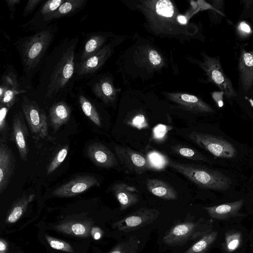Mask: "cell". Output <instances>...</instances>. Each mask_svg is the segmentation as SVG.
<instances>
[{"instance_id":"obj_16","label":"cell","mask_w":253,"mask_h":253,"mask_svg":"<svg viewBox=\"0 0 253 253\" xmlns=\"http://www.w3.org/2000/svg\"><path fill=\"white\" fill-rule=\"evenodd\" d=\"M16 160L12 150L5 144H0V194L7 188L13 174Z\"/></svg>"},{"instance_id":"obj_21","label":"cell","mask_w":253,"mask_h":253,"mask_svg":"<svg viewBox=\"0 0 253 253\" xmlns=\"http://www.w3.org/2000/svg\"><path fill=\"white\" fill-rule=\"evenodd\" d=\"M111 190L119 203L121 211L128 209L139 201L138 191L133 186L119 182L114 184Z\"/></svg>"},{"instance_id":"obj_4","label":"cell","mask_w":253,"mask_h":253,"mask_svg":"<svg viewBox=\"0 0 253 253\" xmlns=\"http://www.w3.org/2000/svg\"><path fill=\"white\" fill-rule=\"evenodd\" d=\"M210 226L204 221L181 223L171 228L163 237V241L170 246H182L209 233Z\"/></svg>"},{"instance_id":"obj_19","label":"cell","mask_w":253,"mask_h":253,"mask_svg":"<svg viewBox=\"0 0 253 253\" xmlns=\"http://www.w3.org/2000/svg\"><path fill=\"white\" fill-rule=\"evenodd\" d=\"M86 152L90 160L98 167L110 168L118 164L114 154L102 143L96 142L89 145Z\"/></svg>"},{"instance_id":"obj_46","label":"cell","mask_w":253,"mask_h":253,"mask_svg":"<svg viewBox=\"0 0 253 253\" xmlns=\"http://www.w3.org/2000/svg\"><path fill=\"white\" fill-rule=\"evenodd\" d=\"M176 19L177 22L181 24L185 25L187 22V18L183 15H180L177 16Z\"/></svg>"},{"instance_id":"obj_2","label":"cell","mask_w":253,"mask_h":253,"mask_svg":"<svg viewBox=\"0 0 253 253\" xmlns=\"http://www.w3.org/2000/svg\"><path fill=\"white\" fill-rule=\"evenodd\" d=\"M58 29L57 23L51 24L44 29L18 38L14 42L22 66L21 80L26 87H31L33 80L39 72Z\"/></svg>"},{"instance_id":"obj_36","label":"cell","mask_w":253,"mask_h":253,"mask_svg":"<svg viewBox=\"0 0 253 253\" xmlns=\"http://www.w3.org/2000/svg\"><path fill=\"white\" fill-rule=\"evenodd\" d=\"M241 242V235L238 232L226 233L225 235V242L226 248L229 252L236 250L240 245Z\"/></svg>"},{"instance_id":"obj_5","label":"cell","mask_w":253,"mask_h":253,"mask_svg":"<svg viewBox=\"0 0 253 253\" xmlns=\"http://www.w3.org/2000/svg\"><path fill=\"white\" fill-rule=\"evenodd\" d=\"M21 108L33 138L38 140L48 137L46 115L38 103L23 95Z\"/></svg>"},{"instance_id":"obj_29","label":"cell","mask_w":253,"mask_h":253,"mask_svg":"<svg viewBox=\"0 0 253 253\" xmlns=\"http://www.w3.org/2000/svg\"><path fill=\"white\" fill-rule=\"evenodd\" d=\"M171 149L173 153L191 160L210 163L208 159L200 152L192 147L181 144L172 146Z\"/></svg>"},{"instance_id":"obj_34","label":"cell","mask_w":253,"mask_h":253,"mask_svg":"<svg viewBox=\"0 0 253 253\" xmlns=\"http://www.w3.org/2000/svg\"><path fill=\"white\" fill-rule=\"evenodd\" d=\"M68 150V146L66 145L58 151L47 168V174L52 173L64 162L67 156Z\"/></svg>"},{"instance_id":"obj_37","label":"cell","mask_w":253,"mask_h":253,"mask_svg":"<svg viewBox=\"0 0 253 253\" xmlns=\"http://www.w3.org/2000/svg\"><path fill=\"white\" fill-rule=\"evenodd\" d=\"M171 127L163 124L157 125L153 129V136L158 140L163 139Z\"/></svg>"},{"instance_id":"obj_31","label":"cell","mask_w":253,"mask_h":253,"mask_svg":"<svg viewBox=\"0 0 253 253\" xmlns=\"http://www.w3.org/2000/svg\"><path fill=\"white\" fill-rule=\"evenodd\" d=\"M140 243L136 236H131L116 245L108 253H138Z\"/></svg>"},{"instance_id":"obj_41","label":"cell","mask_w":253,"mask_h":253,"mask_svg":"<svg viewBox=\"0 0 253 253\" xmlns=\"http://www.w3.org/2000/svg\"><path fill=\"white\" fill-rule=\"evenodd\" d=\"M21 1V0H5V2L10 12V18L11 20L13 19L16 5L19 4Z\"/></svg>"},{"instance_id":"obj_24","label":"cell","mask_w":253,"mask_h":253,"mask_svg":"<svg viewBox=\"0 0 253 253\" xmlns=\"http://www.w3.org/2000/svg\"><path fill=\"white\" fill-rule=\"evenodd\" d=\"M148 190L153 195L167 200H175L178 193L169 183L160 179L147 178L145 181Z\"/></svg>"},{"instance_id":"obj_45","label":"cell","mask_w":253,"mask_h":253,"mask_svg":"<svg viewBox=\"0 0 253 253\" xmlns=\"http://www.w3.org/2000/svg\"><path fill=\"white\" fill-rule=\"evenodd\" d=\"M239 28L240 30L244 32L247 33H249L251 32L250 27L245 22H242L239 26Z\"/></svg>"},{"instance_id":"obj_44","label":"cell","mask_w":253,"mask_h":253,"mask_svg":"<svg viewBox=\"0 0 253 253\" xmlns=\"http://www.w3.org/2000/svg\"><path fill=\"white\" fill-rule=\"evenodd\" d=\"M8 249V244L7 242L1 238L0 239V253H7Z\"/></svg>"},{"instance_id":"obj_12","label":"cell","mask_w":253,"mask_h":253,"mask_svg":"<svg viewBox=\"0 0 253 253\" xmlns=\"http://www.w3.org/2000/svg\"><path fill=\"white\" fill-rule=\"evenodd\" d=\"M115 151L122 166L127 170L141 174L151 169L147 157L142 153L117 145Z\"/></svg>"},{"instance_id":"obj_1","label":"cell","mask_w":253,"mask_h":253,"mask_svg":"<svg viewBox=\"0 0 253 253\" xmlns=\"http://www.w3.org/2000/svg\"><path fill=\"white\" fill-rule=\"evenodd\" d=\"M78 36L66 37L45 57L39 72L36 93L52 99L71 94L75 80Z\"/></svg>"},{"instance_id":"obj_26","label":"cell","mask_w":253,"mask_h":253,"mask_svg":"<svg viewBox=\"0 0 253 253\" xmlns=\"http://www.w3.org/2000/svg\"><path fill=\"white\" fill-rule=\"evenodd\" d=\"M91 223L81 220H71L54 226L58 232L78 237H88L92 228Z\"/></svg>"},{"instance_id":"obj_38","label":"cell","mask_w":253,"mask_h":253,"mask_svg":"<svg viewBox=\"0 0 253 253\" xmlns=\"http://www.w3.org/2000/svg\"><path fill=\"white\" fill-rule=\"evenodd\" d=\"M42 2L43 0H29L24 7L23 17L26 18Z\"/></svg>"},{"instance_id":"obj_13","label":"cell","mask_w":253,"mask_h":253,"mask_svg":"<svg viewBox=\"0 0 253 253\" xmlns=\"http://www.w3.org/2000/svg\"><path fill=\"white\" fill-rule=\"evenodd\" d=\"M24 119L22 111H20L14 114L9 135V139L15 143L20 159L22 161H26L29 153V147L27 143L29 133Z\"/></svg>"},{"instance_id":"obj_42","label":"cell","mask_w":253,"mask_h":253,"mask_svg":"<svg viewBox=\"0 0 253 253\" xmlns=\"http://www.w3.org/2000/svg\"><path fill=\"white\" fill-rule=\"evenodd\" d=\"M90 235L95 240H98L103 235V231L98 227H92L91 229Z\"/></svg>"},{"instance_id":"obj_17","label":"cell","mask_w":253,"mask_h":253,"mask_svg":"<svg viewBox=\"0 0 253 253\" xmlns=\"http://www.w3.org/2000/svg\"><path fill=\"white\" fill-rule=\"evenodd\" d=\"M111 37L107 32H92L86 34L76 54V63L84 61L98 51Z\"/></svg>"},{"instance_id":"obj_9","label":"cell","mask_w":253,"mask_h":253,"mask_svg":"<svg viewBox=\"0 0 253 253\" xmlns=\"http://www.w3.org/2000/svg\"><path fill=\"white\" fill-rule=\"evenodd\" d=\"M202 67L210 82L215 84L227 98L236 96L237 93L232 83L224 74L218 59L205 56Z\"/></svg>"},{"instance_id":"obj_11","label":"cell","mask_w":253,"mask_h":253,"mask_svg":"<svg viewBox=\"0 0 253 253\" xmlns=\"http://www.w3.org/2000/svg\"><path fill=\"white\" fill-rule=\"evenodd\" d=\"M65 0H48L44 1L32 18L19 27L26 32H36L48 27L53 20L52 16Z\"/></svg>"},{"instance_id":"obj_22","label":"cell","mask_w":253,"mask_h":253,"mask_svg":"<svg viewBox=\"0 0 253 253\" xmlns=\"http://www.w3.org/2000/svg\"><path fill=\"white\" fill-rule=\"evenodd\" d=\"M71 114V107L64 100L58 101L52 105L49 109V117L54 132L69 121Z\"/></svg>"},{"instance_id":"obj_27","label":"cell","mask_w":253,"mask_h":253,"mask_svg":"<svg viewBox=\"0 0 253 253\" xmlns=\"http://www.w3.org/2000/svg\"><path fill=\"white\" fill-rule=\"evenodd\" d=\"M35 195L24 194L13 203L8 211L5 221L7 223H13L20 219L26 211L29 204L33 201Z\"/></svg>"},{"instance_id":"obj_43","label":"cell","mask_w":253,"mask_h":253,"mask_svg":"<svg viewBox=\"0 0 253 253\" xmlns=\"http://www.w3.org/2000/svg\"><path fill=\"white\" fill-rule=\"evenodd\" d=\"M223 94H224V93L222 91L215 92L212 94V97L216 102L219 107H221L223 105V102L222 101Z\"/></svg>"},{"instance_id":"obj_18","label":"cell","mask_w":253,"mask_h":253,"mask_svg":"<svg viewBox=\"0 0 253 253\" xmlns=\"http://www.w3.org/2000/svg\"><path fill=\"white\" fill-rule=\"evenodd\" d=\"M168 98L185 109L193 113H211L214 110L200 98L194 95L179 92H168Z\"/></svg>"},{"instance_id":"obj_40","label":"cell","mask_w":253,"mask_h":253,"mask_svg":"<svg viewBox=\"0 0 253 253\" xmlns=\"http://www.w3.org/2000/svg\"><path fill=\"white\" fill-rule=\"evenodd\" d=\"M130 124L134 126L135 127L140 129L145 126L146 124L145 119L143 115H138L135 116L133 119H132Z\"/></svg>"},{"instance_id":"obj_10","label":"cell","mask_w":253,"mask_h":253,"mask_svg":"<svg viewBox=\"0 0 253 253\" xmlns=\"http://www.w3.org/2000/svg\"><path fill=\"white\" fill-rule=\"evenodd\" d=\"M160 214L154 209L141 208L113 224V227L125 232L137 230L153 222Z\"/></svg>"},{"instance_id":"obj_6","label":"cell","mask_w":253,"mask_h":253,"mask_svg":"<svg viewBox=\"0 0 253 253\" xmlns=\"http://www.w3.org/2000/svg\"><path fill=\"white\" fill-rule=\"evenodd\" d=\"M188 136L199 146L215 157L231 159L237 155L234 145L221 137L195 131L191 132Z\"/></svg>"},{"instance_id":"obj_20","label":"cell","mask_w":253,"mask_h":253,"mask_svg":"<svg viewBox=\"0 0 253 253\" xmlns=\"http://www.w3.org/2000/svg\"><path fill=\"white\" fill-rule=\"evenodd\" d=\"M71 95L76 99L85 116L96 126H100V116L93 99L81 87L76 88L75 91H72Z\"/></svg>"},{"instance_id":"obj_23","label":"cell","mask_w":253,"mask_h":253,"mask_svg":"<svg viewBox=\"0 0 253 253\" xmlns=\"http://www.w3.org/2000/svg\"><path fill=\"white\" fill-rule=\"evenodd\" d=\"M239 70L243 88L247 92L253 85V51L241 52Z\"/></svg>"},{"instance_id":"obj_3","label":"cell","mask_w":253,"mask_h":253,"mask_svg":"<svg viewBox=\"0 0 253 253\" xmlns=\"http://www.w3.org/2000/svg\"><path fill=\"white\" fill-rule=\"evenodd\" d=\"M168 166L182 174L201 188L225 191L232 180L220 171L206 167L169 160Z\"/></svg>"},{"instance_id":"obj_25","label":"cell","mask_w":253,"mask_h":253,"mask_svg":"<svg viewBox=\"0 0 253 253\" xmlns=\"http://www.w3.org/2000/svg\"><path fill=\"white\" fill-rule=\"evenodd\" d=\"M244 200L241 199L235 202L225 203L212 207H204L209 215L214 219H227L239 213Z\"/></svg>"},{"instance_id":"obj_7","label":"cell","mask_w":253,"mask_h":253,"mask_svg":"<svg viewBox=\"0 0 253 253\" xmlns=\"http://www.w3.org/2000/svg\"><path fill=\"white\" fill-rule=\"evenodd\" d=\"M0 82V104L10 109L18 95L26 91L21 87L17 72L12 65H8L6 67Z\"/></svg>"},{"instance_id":"obj_30","label":"cell","mask_w":253,"mask_h":253,"mask_svg":"<svg viewBox=\"0 0 253 253\" xmlns=\"http://www.w3.org/2000/svg\"><path fill=\"white\" fill-rule=\"evenodd\" d=\"M218 235L217 231L209 232L190 247L185 253H205L215 241Z\"/></svg>"},{"instance_id":"obj_8","label":"cell","mask_w":253,"mask_h":253,"mask_svg":"<svg viewBox=\"0 0 253 253\" xmlns=\"http://www.w3.org/2000/svg\"><path fill=\"white\" fill-rule=\"evenodd\" d=\"M109 42L84 61L76 63L75 80L91 78L111 55L113 45Z\"/></svg>"},{"instance_id":"obj_33","label":"cell","mask_w":253,"mask_h":253,"mask_svg":"<svg viewBox=\"0 0 253 253\" xmlns=\"http://www.w3.org/2000/svg\"><path fill=\"white\" fill-rule=\"evenodd\" d=\"M147 158L151 169L157 170L163 169L168 166L169 160L161 153L156 151L150 152L148 154Z\"/></svg>"},{"instance_id":"obj_15","label":"cell","mask_w":253,"mask_h":253,"mask_svg":"<svg viewBox=\"0 0 253 253\" xmlns=\"http://www.w3.org/2000/svg\"><path fill=\"white\" fill-rule=\"evenodd\" d=\"M92 92L104 104L114 102L117 90L114 87L112 79L107 75H98L93 76L87 82Z\"/></svg>"},{"instance_id":"obj_14","label":"cell","mask_w":253,"mask_h":253,"mask_svg":"<svg viewBox=\"0 0 253 253\" xmlns=\"http://www.w3.org/2000/svg\"><path fill=\"white\" fill-rule=\"evenodd\" d=\"M99 185L98 179L92 175H79L58 187L53 190L52 195L58 197H71Z\"/></svg>"},{"instance_id":"obj_39","label":"cell","mask_w":253,"mask_h":253,"mask_svg":"<svg viewBox=\"0 0 253 253\" xmlns=\"http://www.w3.org/2000/svg\"><path fill=\"white\" fill-rule=\"evenodd\" d=\"M148 59L150 63L154 66L160 65L162 63L160 54L155 50H150L148 54Z\"/></svg>"},{"instance_id":"obj_35","label":"cell","mask_w":253,"mask_h":253,"mask_svg":"<svg viewBox=\"0 0 253 253\" xmlns=\"http://www.w3.org/2000/svg\"><path fill=\"white\" fill-rule=\"evenodd\" d=\"M45 238L49 245L52 248L70 253H74L73 248L68 243L47 235H45Z\"/></svg>"},{"instance_id":"obj_32","label":"cell","mask_w":253,"mask_h":253,"mask_svg":"<svg viewBox=\"0 0 253 253\" xmlns=\"http://www.w3.org/2000/svg\"><path fill=\"white\" fill-rule=\"evenodd\" d=\"M0 141L5 143L9 135V128L6 117L10 109L8 107L0 104Z\"/></svg>"},{"instance_id":"obj_28","label":"cell","mask_w":253,"mask_h":253,"mask_svg":"<svg viewBox=\"0 0 253 253\" xmlns=\"http://www.w3.org/2000/svg\"><path fill=\"white\" fill-rule=\"evenodd\" d=\"M87 0H65L54 13L52 19L72 16L84 9Z\"/></svg>"}]
</instances>
